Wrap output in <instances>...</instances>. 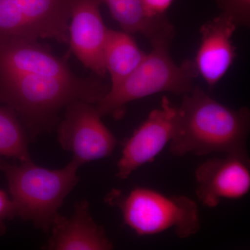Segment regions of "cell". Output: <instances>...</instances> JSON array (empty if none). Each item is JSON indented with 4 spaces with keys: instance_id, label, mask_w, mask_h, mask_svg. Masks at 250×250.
Here are the masks:
<instances>
[{
    "instance_id": "obj_3",
    "label": "cell",
    "mask_w": 250,
    "mask_h": 250,
    "mask_svg": "<svg viewBox=\"0 0 250 250\" xmlns=\"http://www.w3.org/2000/svg\"><path fill=\"white\" fill-rule=\"evenodd\" d=\"M80 166L71 161L61 169L41 167L32 161L20 164H0L9 186L16 217L31 221L45 232L64 200L78 183Z\"/></svg>"
},
{
    "instance_id": "obj_11",
    "label": "cell",
    "mask_w": 250,
    "mask_h": 250,
    "mask_svg": "<svg viewBox=\"0 0 250 250\" xmlns=\"http://www.w3.org/2000/svg\"><path fill=\"white\" fill-rule=\"evenodd\" d=\"M237 27L231 18L220 14L200 28L201 42L194 62L210 88L220 82L236 59L232 36Z\"/></svg>"
},
{
    "instance_id": "obj_1",
    "label": "cell",
    "mask_w": 250,
    "mask_h": 250,
    "mask_svg": "<svg viewBox=\"0 0 250 250\" xmlns=\"http://www.w3.org/2000/svg\"><path fill=\"white\" fill-rule=\"evenodd\" d=\"M250 129L249 108H229L195 85L182 95V104L177 107L170 152L176 156L213 153L246 155Z\"/></svg>"
},
{
    "instance_id": "obj_13",
    "label": "cell",
    "mask_w": 250,
    "mask_h": 250,
    "mask_svg": "<svg viewBox=\"0 0 250 250\" xmlns=\"http://www.w3.org/2000/svg\"><path fill=\"white\" fill-rule=\"evenodd\" d=\"M36 75L73 77L65 62L36 41L22 39L0 40V75Z\"/></svg>"
},
{
    "instance_id": "obj_17",
    "label": "cell",
    "mask_w": 250,
    "mask_h": 250,
    "mask_svg": "<svg viewBox=\"0 0 250 250\" xmlns=\"http://www.w3.org/2000/svg\"><path fill=\"white\" fill-rule=\"evenodd\" d=\"M222 14L228 16L237 27L250 25V0H215Z\"/></svg>"
},
{
    "instance_id": "obj_8",
    "label": "cell",
    "mask_w": 250,
    "mask_h": 250,
    "mask_svg": "<svg viewBox=\"0 0 250 250\" xmlns=\"http://www.w3.org/2000/svg\"><path fill=\"white\" fill-rule=\"evenodd\" d=\"M177 118V107L164 97L160 108L151 111L125 143L117 165V177L128 179L140 167L154 161L172 141Z\"/></svg>"
},
{
    "instance_id": "obj_14",
    "label": "cell",
    "mask_w": 250,
    "mask_h": 250,
    "mask_svg": "<svg viewBox=\"0 0 250 250\" xmlns=\"http://www.w3.org/2000/svg\"><path fill=\"white\" fill-rule=\"evenodd\" d=\"M106 4L112 17L124 31L129 34L139 33L151 44L161 41H172L174 27L167 17H147L143 10L141 0H101Z\"/></svg>"
},
{
    "instance_id": "obj_18",
    "label": "cell",
    "mask_w": 250,
    "mask_h": 250,
    "mask_svg": "<svg viewBox=\"0 0 250 250\" xmlns=\"http://www.w3.org/2000/svg\"><path fill=\"white\" fill-rule=\"evenodd\" d=\"M14 203L9 194L0 188V236L6 231V222L16 218Z\"/></svg>"
},
{
    "instance_id": "obj_16",
    "label": "cell",
    "mask_w": 250,
    "mask_h": 250,
    "mask_svg": "<svg viewBox=\"0 0 250 250\" xmlns=\"http://www.w3.org/2000/svg\"><path fill=\"white\" fill-rule=\"evenodd\" d=\"M6 159L31 161L25 131L17 114L5 105L0 106V164Z\"/></svg>"
},
{
    "instance_id": "obj_15",
    "label": "cell",
    "mask_w": 250,
    "mask_h": 250,
    "mask_svg": "<svg viewBox=\"0 0 250 250\" xmlns=\"http://www.w3.org/2000/svg\"><path fill=\"white\" fill-rule=\"evenodd\" d=\"M146 54L140 49L131 34L108 29L104 50L106 72L111 77L113 88L121 84L139 66Z\"/></svg>"
},
{
    "instance_id": "obj_2",
    "label": "cell",
    "mask_w": 250,
    "mask_h": 250,
    "mask_svg": "<svg viewBox=\"0 0 250 250\" xmlns=\"http://www.w3.org/2000/svg\"><path fill=\"white\" fill-rule=\"evenodd\" d=\"M108 90L91 78L0 75V103L14 110L34 136L47 129L62 108L76 101L96 104Z\"/></svg>"
},
{
    "instance_id": "obj_5",
    "label": "cell",
    "mask_w": 250,
    "mask_h": 250,
    "mask_svg": "<svg viewBox=\"0 0 250 250\" xmlns=\"http://www.w3.org/2000/svg\"><path fill=\"white\" fill-rule=\"evenodd\" d=\"M105 201L121 210L123 221L139 236H152L173 229L179 238L198 232L201 226L196 202L185 195H166L146 187L126 192L113 189Z\"/></svg>"
},
{
    "instance_id": "obj_9",
    "label": "cell",
    "mask_w": 250,
    "mask_h": 250,
    "mask_svg": "<svg viewBox=\"0 0 250 250\" xmlns=\"http://www.w3.org/2000/svg\"><path fill=\"white\" fill-rule=\"evenodd\" d=\"M196 195L202 205L215 208L224 199L238 200L250 190L248 154H225L205 161L195 172Z\"/></svg>"
},
{
    "instance_id": "obj_4",
    "label": "cell",
    "mask_w": 250,
    "mask_h": 250,
    "mask_svg": "<svg viewBox=\"0 0 250 250\" xmlns=\"http://www.w3.org/2000/svg\"><path fill=\"white\" fill-rule=\"evenodd\" d=\"M172 41L153 44L152 49L127 78L107 93L95 105L102 117L110 116L121 120L126 105L131 102L154 94L169 92L184 95L191 91L198 76L194 61H184L177 65L171 57Z\"/></svg>"
},
{
    "instance_id": "obj_19",
    "label": "cell",
    "mask_w": 250,
    "mask_h": 250,
    "mask_svg": "<svg viewBox=\"0 0 250 250\" xmlns=\"http://www.w3.org/2000/svg\"><path fill=\"white\" fill-rule=\"evenodd\" d=\"M174 0H141L143 10L147 17L161 18L166 16Z\"/></svg>"
},
{
    "instance_id": "obj_7",
    "label": "cell",
    "mask_w": 250,
    "mask_h": 250,
    "mask_svg": "<svg viewBox=\"0 0 250 250\" xmlns=\"http://www.w3.org/2000/svg\"><path fill=\"white\" fill-rule=\"evenodd\" d=\"M102 118L93 104L76 101L66 106L59 126L58 141L80 166L108 157L116 149V136Z\"/></svg>"
},
{
    "instance_id": "obj_12",
    "label": "cell",
    "mask_w": 250,
    "mask_h": 250,
    "mask_svg": "<svg viewBox=\"0 0 250 250\" xmlns=\"http://www.w3.org/2000/svg\"><path fill=\"white\" fill-rule=\"evenodd\" d=\"M52 235L43 249L110 250L113 249L105 230L90 214L89 203L83 200L75 205L70 217L57 213L52 222Z\"/></svg>"
},
{
    "instance_id": "obj_6",
    "label": "cell",
    "mask_w": 250,
    "mask_h": 250,
    "mask_svg": "<svg viewBox=\"0 0 250 250\" xmlns=\"http://www.w3.org/2000/svg\"><path fill=\"white\" fill-rule=\"evenodd\" d=\"M71 0H0V40L68 42Z\"/></svg>"
},
{
    "instance_id": "obj_10",
    "label": "cell",
    "mask_w": 250,
    "mask_h": 250,
    "mask_svg": "<svg viewBox=\"0 0 250 250\" xmlns=\"http://www.w3.org/2000/svg\"><path fill=\"white\" fill-rule=\"evenodd\" d=\"M101 0H71L69 42L73 53L84 66L100 77L106 72L104 50L108 29L101 13Z\"/></svg>"
}]
</instances>
